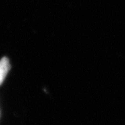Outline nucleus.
Returning <instances> with one entry per match:
<instances>
[{"label":"nucleus","mask_w":125,"mask_h":125,"mask_svg":"<svg viewBox=\"0 0 125 125\" xmlns=\"http://www.w3.org/2000/svg\"><path fill=\"white\" fill-rule=\"evenodd\" d=\"M10 68L8 59L4 57L0 60V84L3 82Z\"/></svg>","instance_id":"nucleus-1"}]
</instances>
